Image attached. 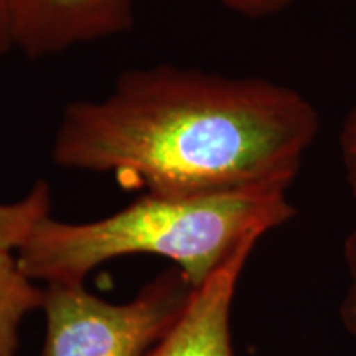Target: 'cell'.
<instances>
[{"mask_svg":"<svg viewBox=\"0 0 356 356\" xmlns=\"http://www.w3.org/2000/svg\"><path fill=\"white\" fill-rule=\"evenodd\" d=\"M338 145H340L346 184H348L351 195L356 200V104L350 109L343 124H341Z\"/></svg>","mask_w":356,"mask_h":356,"instance_id":"obj_9","label":"cell"},{"mask_svg":"<svg viewBox=\"0 0 356 356\" xmlns=\"http://www.w3.org/2000/svg\"><path fill=\"white\" fill-rule=\"evenodd\" d=\"M13 48V0H0V55Z\"/></svg>","mask_w":356,"mask_h":356,"instance_id":"obj_11","label":"cell"},{"mask_svg":"<svg viewBox=\"0 0 356 356\" xmlns=\"http://www.w3.org/2000/svg\"><path fill=\"white\" fill-rule=\"evenodd\" d=\"M191 289L175 266L126 304L101 299L84 282L48 284L40 356H147L175 323Z\"/></svg>","mask_w":356,"mask_h":356,"instance_id":"obj_3","label":"cell"},{"mask_svg":"<svg viewBox=\"0 0 356 356\" xmlns=\"http://www.w3.org/2000/svg\"><path fill=\"white\" fill-rule=\"evenodd\" d=\"M262 236H251L208 277L191 289L170 330L147 356H234L231 309L244 266Z\"/></svg>","mask_w":356,"mask_h":356,"instance_id":"obj_5","label":"cell"},{"mask_svg":"<svg viewBox=\"0 0 356 356\" xmlns=\"http://www.w3.org/2000/svg\"><path fill=\"white\" fill-rule=\"evenodd\" d=\"M50 186L38 181L26 197L13 203H0V246L17 251L40 220L50 215Z\"/></svg>","mask_w":356,"mask_h":356,"instance_id":"obj_7","label":"cell"},{"mask_svg":"<svg viewBox=\"0 0 356 356\" xmlns=\"http://www.w3.org/2000/svg\"><path fill=\"white\" fill-rule=\"evenodd\" d=\"M296 216L287 188L248 186L200 195L145 193L114 215L88 222L40 220L17 261L35 282H84L97 266L152 254L173 262L200 287L251 236Z\"/></svg>","mask_w":356,"mask_h":356,"instance_id":"obj_2","label":"cell"},{"mask_svg":"<svg viewBox=\"0 0 356 356\" xmlns=\"http://www.w3.org/2000/svg\"><path fill=\"white\" fill-rule=\"evenodd\" d=\"M134 24V0H13V43L30 60L118 37Z\"/></svg>","mask_w":356,"mask_h":356,"instance_id":"obj_4","label":"cell"},{"mask_svg":"<svg viewBox=\"0 0 356 356\" xmlns=\"http://www.w3.org/2000/svg\"><path fill=\"white\" fill-rule=\"evenodd\" d=\"M229 10L249 19H264L286 10L296 0H220Z\"/></svg>","mask_w":356,"mask_h":356,"instance_id":"obj_10","label":"cell"},{"mask_svg":"<svg viewBox=\"0 0 356 356\" xmlns=\"http://www.w3.org/2000/svg\"><path fill=\"white\" fill-rule=\"evenodd\" d=\"M44 289L20 269L17 254L0 246V356H15L25 317L42 310Z\"/></svg>","mask_w":356,"mask_h":356,"instance_id":"obj_6","label":"cell"},{"mask_svg":"<svg viewBox=\"0 0 356 356\" xmlns=\"http://www.w3.org/2000/svg\"><path fill=\"white\" fill-rule=\"evenodd\" d=\"M320 131L315 106L262 78L157 65L63 109L51 159L157 195L287 188Z\"/></svg>","mask_w":356,"mask_h":356,"instance_id":"obj_1","label":"cell"},{"mask_svg":"<svg viewBox=\"0 0 356 356\" xmlns=\"http://www.w3.org/2000/svg\"><path fill=\"white\" fill-rule=\"evenodd\" d=\"M343 257L348 270V286L340 302V322L345 332L356 340V226L346 236L343 244Z\"/></svg>","mask_w":356,"mask_h":356,"instance_id":"obj_8","label":"cell"}]
</instances>
